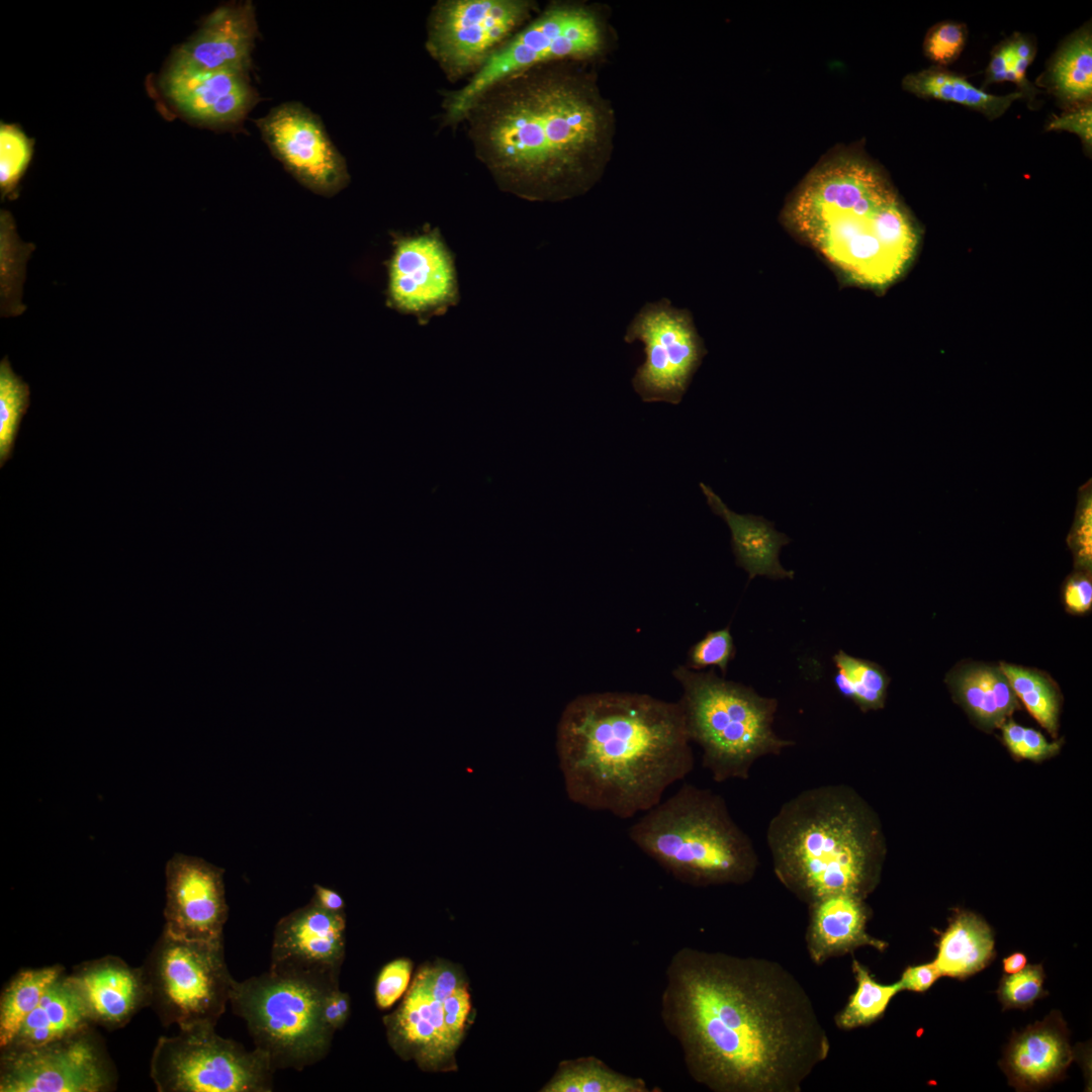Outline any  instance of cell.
Here are the masks:
<instances>
[{
  "label": "cell",
  "mask_w": 1092,
  "mask_h": 1092,
  "mask_svg": "<svg viewBox=\"0 0 1092 1092\" xmlns=\"http://www.w3.org/2000/svg\"><path fill=\"white\" fill-rule=\"evenodd\" d=\"M256 123L274 157L311 191L333 195L348 184L345 158L318 116L301 103H282Z\"/></svg>",
  "instance_id": "cell-17"
},
{
  "label": "cell",
  "mask_w": 1092,
  "mask_h": 1092,
  "mask_svg": "<svg viewBox=\"0 0 1092 1092\" xmlns=\"http://www.w3.org/2000/svg\"><path fill=\"white\" fill-rule=\"evenodd\" d=\"M350 1010L351 1000L349 994L337 987L329 992L324 1000L323 1019L328 1027L335 1032L345 1025Z\"/></svg>",
  "instance_id": "cell-47"
},
{
  "label": "cell",
  "mask_w": 1092,
  "mask_h": 1092,
  "mask_svg": "<svg viewBox=\"0 0 1092 1092\" xmlns=\"http://www.w3.org/2000/svg\"><path fill=\"white\" fill-rule=\"evenodd\" d=\"M834 685L838 693L861 712L884 708L890 677L877 663L854 657L843 650L833 656Z\"/></svg>",
  "instance_id": "cell-33"
},
{
  "label": "cell",
  "mask_w": 1092,
  "mask_h": 1092,
  "mask_svg": "<svg viewBox=\"0 0 1092 1092\" xmlns=\"http://www.w3.org/2000/svg\"><path fill=\"white\" fill-rule=\"evenodd\" d=\"M116 1080L93 1026L38 1046L1 1051V1092H104Z\"/></svg>",
  "instance_id": "cell-15"
},
{
  "label": "cell",
  "mask_w": 1092,
  "mask_h": 1092,
  "mask_svg": "<svg viewBox=\"0 0 1092 1092\" xmlns=\"http://www.w3.org/2000/svg\"><path fill=\"white\" fill-rule=\"evenodd\" d=\"M30 390L12 370L7 357L0 362V466L11 457Z\"/></svg>",
  "instance_id": "cell-36"
},
{
  "label": "cell",
  "mask_w": 1092,
  "mask_h": 1092,
  "mask_svg": "<svg viewBox=\"0 0 1092 1092\" xmlns=\"http://www.w3.org/2000/svg\"><path fill=\"white\" fill-rule=\"evenodd\" d=\"M543 1092H648L646 1082L611 1069L589 1056L560 1064Z\"/></svg>",
  "instance_id": "cell-31"
},
{
  "label": "cell",
  "mask_w": 1092,
  "mask_h": 1092,
  "mask_svg": "<svg viewBox=\"0 0 1092 1092\" xmlns=\"http://www.w3.org/2000/svg\"><path fill=\"white\" fill-rule=\"evenodd\" d=\"M561 61L516 73L467 110L476 158L498 187L530 201L584 194L614 148L615 115L590 74Z\"/></svg>",
  "instance_id": "cell-2"
},
{
  "label": "cell",
  "mask_w": 1092,
  "mask_h": 1092,
  "mask_svg": "<svg viewBox=\"0 0 1092 1092\" xmlns=\"http://www.w3.org/2000/svg\"><path fill=\"white\" fill-rule=\"evenodd\" d=\"M946 681L959 704L984 730L1000 728L1019 709V700L999 665L962 663Z\"/></svg>",
  "instance_id": "cell-26"
},
{
  "label": "cell",
  "mask_w": 1092,
  "mask_h": 1092,
  "mask_svg": "<svg viewBox=\"0 0 1092 1092\" xmlns=\"http://www.w3.org/2000/svg\"><path fill=\"white\" fill-rule=\"evenodd\" d=\"M1064 604L1066 609L1077 615L1090 611L1092 606V582L1088 573H1076L1072 575L1064 586Z\"/></svg>",
  "instance_id": "cell-44"
},
{
  "label": "cell",
  "mask_w": 1092,
  "mask_h": 1092,
  "mask_svg": "<svg viewBox=\"0 0 1092 1092\" xmlns=\"http://www.w3.org/2000/svg\"><path fill=\"white\" fill-rule=\"evenodd\" d=\"M256 35L253 3L225 4L212 11L174 56L203 69L249 74Z\"/></svg>",
  "instance_id": "cell-23"
},
{
  "label": "cell",
  "mask_w": 1092,
  "mask_h": 1092,
  "mask_svg": "<svg viewBox=\"0 0 1092 1092\" xmlns=\"http://www.w3.org/2000/svg\"><path fill=\"white\" fill-rule=\"evenodd\" d=\"M556 749L568 798L621 819L659 804L694 768L679 703L641 694L574 698L559 719Z\"/></svg>",
  "instance_id": "cell-3"
},
{
  "label": "cell",
  "mask_w": 1092,
  "mask_h": 1092,
  "mask_svg": "<svg viewBox=\"0 0 1092 1092\" xmlns=\"http://www.w3.org/2000/svg\"><path fill=\"white\" fill-rule=\"evenodd\" d=\"M160 84L182 116L207 127L240 124L258 101L249 74L203 69L174 55Z\"/></svg>",
  "instance_id": "cell-19"
},
{
  "label": "cell",
  "mask_w": 1092,
  "mask_h": 1092,
  "mask_svg": "<svg viewBox=\"0 0 1092 1092\" xmlns=\"http://www.w3.org/2000/svg\"><path fill=\"white\" fill-rule=\"evenodd\" d=\"M1017 699L1053 737L1059 729L1061 695L1056 682L1044 672L1020 665L999 663Z\"/></svg>",
  "instance_id": "cell-34"
},
{
  "label": "cell",
  "mask_w": 1092,
  "mask_h": 1092,
  "mask_svg": "<svg viewBox=\"0 0 1092 1092\" xmlns=\"http://www.w3.org/2000/svg\"><path fill=\"white\" fill-rule=\"evenodd\" d=\"M1010 63L1011 50L1009 41H1007L992 55L986 71V83L1008 81Z\"/></svg>",
  "instance_id": "cell-49"
},
{
  "label": "cell",
  "mask_w": 1092,
  "mask_h": 1092,
  "mask_svg": "<svg viewBox=\"0 0 1092 1092\" xmlns=\"http://www.w3.org/2000/svg\"><path fill=\"white\" fill-rule=\"evenodd\" d=\"M700 487L713 513L726 522L731 533L736 564L748 573V580L757 575L771 579L794 578V571L785 569L779 559L782 547L790 543L786 534L778 532L774 523L763 517L731 511L703 482Z\"/></svg>",
  "instance_id": "cell-25"
},
{
  "label": "cell",
  "mask_w": 1092,
  "mask_h": 1092,
  "mask_svg": "<svg viewBox=\"0 0 1092 1092\" xmlns=\"http://www.w3.org/2000/svg\"><path fill=\"white\" fill-rule=\"evenodd\" d=\"M1055 94L1064 102L1087 101L1092 95V37L1083 29L1057 53L1049 70Z\"/></svg>",
  "instance_id": "cell-32"
},
{
  "label": "cell",
  "mask_w": 1092,
  "mask_h": 1092,
  "mask_svg": "<svg viewBox=\"0 0 1092 1092\" xmlns=\"http://www.w3.org/2000/svg\"><path fill=\"white\" fill-rule=\"evenodd\" d=\"M1048 130H1067L1076 133L1090 151L1092 146V109L1086 105L1080 109L1052 118Z\"/></svg>",
  "instance_id": "cell-43"
},
{
  "label": "cell",
  "mask_w": 1092,
  "mask_h": 1092,
  "mask_svg": "<svg viewBox=\"0 0 1092 1092\" xmlns=\"http://www.w3.org/2000/svg\"><path fill=\"white\" fill-rule=\"evenodd\" d=\"M345 930V914L328 912L310 900L276 923L269 969L339 982Z\"/></svg>",
  "instance_id": "cell-20"
},
{
  "label": "cell",
  "mask_w": 1092,
  "mask_h": 1092,
  "mask_svg": "<svg viewBox=\"0 0 1092 1092\" xmlns=\"http://www.w3.org/2000/svg\"><path fill=\"white\" fill-rule=\"evenodd\" d=\"M605 28L589 7L574 3L550 4L528 21L460 88L445 94L446 124L462 122L470 106L497 82L536 66L585 61L606 44Z\"/></svg>",
  "instance_id": "cell-9"
},
{
  "label": "cell",
  "mask_w": 1092,
  "mask_h": 1092,
  "mask_svg": "<svg viewBox=\"0 0 1092 1092\" xmlns=\"http://www.w3.org/2000/svg\"><path fill=\"white\" fill-rule=\"evenodd\" d=\"M966 38L967 30L963 24L941 22L928 31L924 41L925 55L939 66L949 65L961 55Z\"/></svg>",
  "instance_id": "cell-41"
},
{
  "label": "cell",
  "mask_w": 1092,
  "mask_h": 1092,
  "mask_svg": "<svg viewBox=\"0 0 1092 1092\" xmlns=\"http://www.w3.org/2000/svg\"><path fill=\"white\" fill-rule=\"evenodd\" d=\"M735 655V646L729 626L710 631L689 650L687 667L701 670L716 666L726 673L729 662Z\"/></svg>",
  "instance_id": "cell-40"
},
{
  "label": "cell",
  "mask_w": 1092,
  "mask_h": 1092,
  "mask_svg": "<svg viewBox=\"0 0 1092 1092\" xmlns=\"http://www.w3.org/2000/svg\"><path fill=\"white\" fill-rule=\"evenodd\" d=\"M274 1072L264 1052L218 1035L213 1025L159 1037L150 1065L159 1092H270Z\"/></svg>",
  "instance_id": "cell-12"
},
{
  "label": "cell",
  "mask_w": 1092,
  "mask_h": 1092,
  "mask_svg": "<svg viewBox=\"0 0 1092 1092\" xmlns=\"http://www.w3.org/2000/svg\"><path fill=\"white\" fill-rule=\"evenodd\" d=\"M1045 973L1042 965H1026L1014 974H1004L997 989L998 1000L1003 1009H1027L1035 1001L1045 997L1043 988Z\"/></svg>",
  "instance_id": "cell-37"
},
{
  "label": "cell",
  "mask_w": 1092,
  "mask_h": 1092,
  "mask_svg": "<svg viewBox=\"0 0 1092 1092\" xmlns=\"http://www.w3.org/2000/svg\"><path fill=\"white\" fill-rule=\"evenodd\" d=\"M628 835L674 879L693 887L744 885L758 868L753 842L723 797L688 783L648 810Z\"/></svg>",
  "instance_id": "cell-6"
},
{
  "label": "cell",
  "mask_w": 1092,
  "mask_h": 1092,
  "mask_svg": "<svg viewBox=\"0 0 1092 1092\" xmlns=\"http://www.w3.org/2000/svg\"><path fill=\"white\" fill-rule=\"evenodd\" d=\"M1070 1032L1058 1010L1013 1033L1000 1068L1018 1091H1034L1064 1078L1075 1054Z\"/></svg>",
  "instance_id": "cell-22"
},
{
  "label": "cell",
  "mask_w": 1092,
  "mask_h": 1092,
  "mask_svg": "<svg viewBox=\"0 0 1092 1092\" xmlns=\"http://www.w3.org/2000/svg\"><path fill=\"white\" fill-rule=\"evenodd\" d=\"M941 977L934 962L908 966L898 981L901 991L924 993Z\"/></svg>",
  "instance_id": "cell-46"
},
{
  "label": "cell",
  "mask_w": 1092,
  "mask_h": 1092,
  "mask_svg": "<svg viewBox=\"0 0 1092 1092\" xmlns=\"http://www.w3.org/2000/svg\"><path fill=\"white\" fill-rule=\"evenodd\" d=\"M94 1026L84 1002L64 973L42 995L11 1043L1 1050L29 1049L59 1040Z\"/></svg>",
  "instance_id": "cell-27"
},
{
  "label": "cell",
  "mask_w": 1092,
  "mask_h": 1092,
  "mask_svg": "<svg viewBox=\"0 0 1092 1092\" xmlns=\"http://www.w3.org/2000/svg\"><path fill=\"white\" fill-rule=\"evenodd\" d=\"M387 272V304L421 324L459 301L454 257L436 229L396 237Z\"/></svg>",
  "instance_id": "cell-16"
},
{
  "label": "cell",
  "mask_w": 1092,
  "mask_h": 1092,
  "mask_svg": "<svg viewBox=\"0 0 1092 1092\" xmlns=\"http://www.w3.org/2000/svg\"><path fill=\"white\" fill-rule=\"evenodd\" d=\"M142 969L150 1007L165 1026H215L230 1003L235 980L223 940H189L163 929Z\"/></svg>",
  "instance_id": "cell-10"
},
{
  "label": "cell",
  "mask_w": 1092,
  "mask_h": 1092,
  "mask_svg": "<svg viewBox=\"0 0 1092 1092\" xmlns=\"http://www.w3.org/2000/svg\"><path fill=\"white\" fill-rule=\"evenodd\" d=\"M470 1011L468 983L460 968L438 961L417 972L402 1002L383 1023L400 1058L441 1071L455 1065Z\"/></svg>",
  "instance_id": "cell-11"
},
{
  "label": "cell",
  "mask_w": 1092,
  "mask_h": 1092,
  "mask_svg": "<svg viewBox=\"0 0 1092 1092\" xmlns=\"http://www.w3.org/2000/svg\"><path fill=\"white\" fill-rule=\"evenodd\" d=\"M1002 739L1009 752L1018 759L1040 761L1056 755L1062 741L1050 742L1037 730L1006 720L1001 726Z\"/></svg>",
  "instance_id": "cell-39"
},
{
  "label": "cell",
  "mask_w": 1092,
  "mask_h": 1092,
  "mask_svg": "<svg viewBox=\"0 0 1092 1092\" xmlns=\"http://www.w3.org/2000/svg\"><path fill=\"white\" fill-rule=\"evenodd\" d=\"M0 186L2 196L11 194L31 155L28 139L17 127L2 124L0 130Z\"/></svg>",
  "instance_id": "cell-38"
},
{
  "label": "cell",
  "mask_w": 1092,
  "mask_h": 1092,
  "mask_svg": "<svg viewBox=\"0 0 1092 1092\" xmlns=\"http://www.w3.org/2000/svg\"><path fill=\"white\" fill-rule=\"evenodd\" d=\"M1074 545L1077 557L1081 565L1087 566L1091 562V504H1087L1079 518Z\"/></svg>",
  "instance_id": "cell-48"
},
{
  "label": "cell",
  "mask_w": 1092,
  "mask_h": 1092,
  "mask_svg": "<svg viewBox=\"0 0 1092 1092\" xmlns=\"http://www.w3.org/2000/svg\"><path fill=\"white\" fill-rule=\"evenodd\" d=\"M866 899L848 893L823 897L809 904L807 948L812 962L822 965L834 957L872 946L883 952L888 942L870 935Z\"/></svg>",
  "instance_id": "cell-24"
},
{
  "label": "cell",
  "mask_w": 1092,
  "mask_h": 1092,
  "mask_svg": "<svg viewBox=\"0 0 1092 1092\" xmlns=\"http://www.w3.org/2000/svg\"><path fill=\"white\" fill-rule=\"evenodd\" d=\"M311 900L328 912L345 914V901L343 897L331 888L314 884Z\"/></svg>",
  "instance_id": "cell-50"
},
{
  "label": "cell",
  "mask_w": 1092,
  "mask_h": 1092,
  "mask_svg": "<svg viewBox=\"0 0 1092 1092\" xmlns=\"http://www.w3.org/2000/svg\"><path fill=\"white\" fill-rule=\"evenodd\" d=\"M765 837L777 879L807 905L838 893L867 899L879 884L886 853L881 824L847 785L792 797L769 820Z\"/></svg>",
  "instance_id": "cell-5"
},
{
  "label": "cell",
  "mask_w": 1092,
  "mask_h": 1092,
  "mask_svg": "<svg viewBox=\"0 0 1092 1092\" xmlns=\"http://www.w3.org/2000/svg\"><path fill=\"white\" fill-rule=\"evenodd\" d=\"M787 225L845 278L884 288L915 256L918 226L887 177L857 155L828 159L788 202Z\"/></svg>",
  "instance_id": "cell-4"
},
{
  "label": "cell",
  "mask_w": 1092,
  "mask_h": 1092,
  "mask_svg": "<svg viewBox=\"0 0 1092 1092\" xmlns=\"http://www.w3.org/2000/svg\"><path fill=\"white\" fill-rule=\"evenodd\" d=\"M223 874L203 858L175 853L165 869L164 930L189 940H223L229 917Z\"/></svg>",
  "instance_id": "cell-18"
},
{
  "label": "cell",
  "mask_w": 1092,
  "mask_h": 1092,
  "mask_svg": "<svg viewBox=\"0 0 1092 1092\" xmlns=\"http://www.w3.org/2000/svg\"><path fill=\"white\" fill-rule=\"evenodd\" d=\"M851 967L856 988L834 1018L835 1024L844 1030L867 1026L880 1019L894 996L901 992L898 981L890 985L877 982L857 960L852 961Z\"/></svg>",
  "instance_id": "cell-35"
},
{
  "label": "cell",
  "mask_w": 1092,
  "mask_h": 1092,
  "mask_svg": "<svg viewBox=\"0 0 1092 1092\" xmlns=\"http://www.w3.org/2000/svg\"><path fill=\"white\" fill-rule=\"evenodd\" d=\"M624 341L643 344L645 359L632 378L644 402L678 404L706 354L688 309L661 298L645 303L627 327Z\"/></svg>",
  "instance_id": "cell-14"
},
{
  "label": "cell",
  "mask_w": 1092,
  "mask_h": 1092,
  "mask_svg": "<svg viewBox=\"0 0 1092 1092\" xmlns=\"http://www.w3.org/2000/svg\"><path fill=\"white\" fill-rule=\"evenodd\" d=\"M1004 974H1014L1021 971L1027 965V958L1020 951H1015L1002 960Z\"/></svg>",
  "instance_id": "cell-51"
},
{
  "label": "cell",
  "mask_w": 1092,
  "mask_h": 1092,
  "mask_svg": "<svg viewBox=\"0 0 1092 1092\" xmlns=\"http://www.w3.org/2000/svg\"><path fill=\"white\" fill-rule=\"evenodd\" d=\"M673 676L684 694L678 702L691 741L702 749V764L713 781L747 780L761 757L780 755L795 742L774 730L778 701L719 677L713 670L679 665Z\"/></svg>",
  "instance_id": "cell-7"
},
{
  "label": "cell",
  "mask_w": 1092,
  "mask_h": 1092,
  "mask_svg": "<svg viewBox=\"0 0 1092 1092\" xmlns=\"http://www.w3.org/2000/svg\"><path fill=\"white\" fill-rule=\"evenodd\" d=\"M412 971L413 963L405 958L393 960L381 969L374 987L375 1003L379 1009L390 1008L405 994Z\"/></svg>",
  "instance_id": "cell-42"
},
{
  "label": "cell",
  "mask_w": 1092,
  "mask_h": 1092,
  "mask_svg": "<svg viewBox=\"0 0 1092 1092\" xmlns=\"http://www.w3.org/2000/svg\"><path fill=\"white\" fill-rule=\"evenodd\" d=\"M665 979L662 1022L691 1077L714 1092H800L829 1056L810 996L775 961L687 946Z\"/></svg>",
  "instance_id": "cell-1"
},
{
  "label": "cell",
  "mask_w": 1092,
  "mask_h": 1092,
  "mask_svg": "<svg viewBox=\"0 0 1092 1092\" xmlns=\"http://www.w3.org/2000/svg\"><path fill=\"white\" fill-rule=\"evenodd\" d=\"M60 965L18 972L0 997V1051L7 1048L47 989L63 974Z\"/></svg>",
  "instance_id": "cell-30"
},
{
  "label": "cell",
  "mask_w": 1092,
  "mask_h": 1092,
  "mask_svg": "<svg viewBox=\"0 0 1092 1092\" xmlns=\"http://www.w3.org/2000/svg\"><path fill=\"white\" fill-rule=\"evenodd\" d=\"M337 987L339 982L328 979L269 969L235 981L230 1004L275 1071H301L331 1050L335 1032L325 1023L322 1009L327 994Z\"/></svg>",
  "instance_id": "cell-8"
},
{
  "label": "cell",
  "mask_w": 1092,
  "mask_h": 1092,
  "mask_svg": "<svg viewBox=\"0 0 1092 1092\" xmlns=\"http://www.w3.org/2000/svg\"><path fill=\"white\" fill-rule=\"evenodd\" d=\"M528 0H441L427 19L425 47L450 82L472 77L531 18Z\"/></svg>",
  "instance_id": "cell-13"
},
{
  "label": "cell",
  "mask_w": 1092,
  "mask_h": 1092,
  "mask_svg": "<svg viewBox=\"0 0 1092 1092\" xmlns=\"http://www.w3.org/2000/svg\"><path fill=\"white\" fill-rule=\"evenodd\" d=\"M933 961L941 973L965 980L984 970L995 958L994 932L979 915L957 911L936 943Z\"/></svg>",
  "instance_id": "cell-28"
},
{
  "label": "cell",
  "mask_w": 1092,
  "mask_h": 1092,
  "mask_svg": "<svg viewBox=\"0 0 1092 1092\" xmlns=\"http://www.w3.org/2000/svg\"><path fill=\"white\" fill-rule=\"evenodd\" d=\"M1009 44L1011 63L1008 81L1015 82L1021 88L1030 90L1026 80V71L1034 58V47L1028 37L1020 34L1009 40Z\"/></svg>",
  "instance_id": "cell-45"
},
{
  "label": "cell",
  "mask_w": 1092,
  "mask_h": 1092,
  "mask_svg": "<svg viewBox=\"0 0 1092 1092\" xmlns=\"http://www.w3.org/2000/svg\"><path fill=\"white\" fill-rule=\"evenodd\" d=\"M903 86L917 96L958 103L990 119L1000 117L1015 100L1024 96L1022 92L990 94L975 87L963 76L939 68L911 74L904 79Z\"/></svg>",
  "instance_id": "cell-29"
},
{
  "label": "cell",
  "mask_w": 1092,
  "mask_h": 1092,
  "mask_svg": "<svg viewBox=\"0 0 1092 1092\" xmlns=\"http://www.w3.org/2000/svg\"><path fill=\"white\" fill-rule=\"evenodd\" d=\"M69 977L94 1025L121 1027L141 1009L150 1006L142 967L132 968L120 958L106 956L84 962Z\"/></svg>",
  "instance_id": "cell-21"
}]
</instances>
